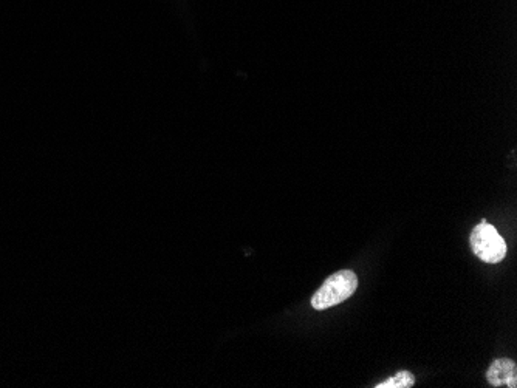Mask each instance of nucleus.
<instances>
[{
	"mask_svg": "<svg viewBox=\"0 0 517 388\" xmlns=\"http://www.w3.org/2000/svg\"><path fill=\"white\" fill-rule=\"evenodd\" d=\"M358 277L353 271L344 269L332 274L322 286L317 290L312 299V306L316 311H324L339 305L357 291Z\"/></svg>",
	"mask_w": 517,
	"mask_h": 388,
	"instance_id": "nucleus-1",
	"label": "nucleus"
},
{
	"mask_svg": "<svg viewBox=\"0 0 517 388\" xmlns=\"http://www.w3.org/2000/svg\"><path fill=\"white\" fill-rule=\"evenodd\" d=\"M474 254L485 263H498L506 256V243L497 229L486 220L477 224L469 237Z\"/></svg>",
	"mask_w": 517,
	"mask_h": 388,
	"instance_id": "nucleus-2",
	"label": "nucleus"
},
{
	"mask_svg": "<svg viewBox=\"0 0 517 388\" xmlns=\"http://www.w3.org/2000/svg\"><path fill=\"white\" fill-rule=\"evenodd\" d=\"M486 379L493 387H517V367L510 359H496L488 368Z\"/></svg>",
	"mask_w": 517,
	"mask_h": 388,
	"instance_id": "nucleus-3",
	"label": "nucleus"
},
{
	"mask_svg": "<svg viewBox=\"0 0 517 388\" xmlns=\"http://www.w3.org/2000/svg\"><path fill=\"white\" fill-rule=\"evenodd\" d=\"M415 384V377L409 372H398L395 376L386 379L384 382L375 385L377 388H411Z\"/></svg>",
	"mask_w": 517,
	"mask_h": 388,
	"instance_id": "nucleus-4",
	"label": "nucleus"
}]
</instances>
